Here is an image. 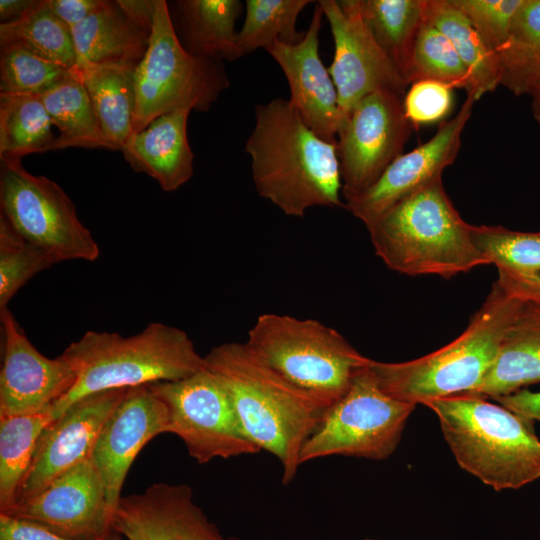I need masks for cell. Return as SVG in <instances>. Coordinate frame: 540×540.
Segmentation results:
<instances>
[{
    "instance_id": "obj_1",
    "label": "cell",
    "mask_w": 540,
    "mask_h": 540,
    "mask_svg": "<svg viewBox=\"0 0 540 540\" xmlns=\"http://www.w3.org/2000/svg\"><path fill=\"white\" fill-rule=\"evenodd\" d=\"M260 197L285 215L302 218L312 207H344L336 142L317 135L289 100L255 107L245 143Z\"/></svg>"
},
{
    "instance_id": "obj_2",
    "label": "cell",
    "mask_w": 540,
    "mask_h": 540,
    "mask_svg": "<svg viewBox=\"0 0 540 540\" xmlns=\"http://www.w3.org/2000/svg\"><path fill=\"white\" fill-rule=\"evenodd\" d=\"M230 395L246 436L282 466V482L294 480L301 449L327 407L291 384L246 343L228 342L204 356Z\"/></svg>"
},
{
    "instance_id": "obj_3",
    "label": "cell",
    "mask_w": 540,
    "mask_h": 540,
    "mask_svg": "<svg viewBox=\"0 0 540 540\" xmlns=\"http://www.w3.org/2000/svg\"><path fill=\"white\" fill-rule=\"evenodd\" d=\"M529 301L502 275L467 328L455 340L423 357L398 363L369 361L389 396L414 405L471 393L496 358L500 343Z\"/></svg>"
},
{
    "instance_id": "obj_4",
    "label": "cell",
    "mask_w": 540,
    "mask_h": 540,
    "mask_svg": "<svg viewBox=\"0 0 540 540\" xmlns=\"http://www.w3.org/2000/svg\"><path fill=\"white\" fill-rule=\"evenodd\" d=\"M366 228L375 254L404 275L449 279L488 264L442 177L394 203Z\"/></svg>"
},
{
    "instance_id": "obj_5",
    "label": "cell",
    "mask_w": 540,
    "mask_h": 540,
    "mask_svg": "<svg viewBox=\"0 0 540 540\" xmlns=\"http://www.w3.org/2000/svg\"><path fill=\"white\" fill-rule=\"evenodd\" d=\"M62 354L73 365L77 379L71 390L52 404L54 419L87 395L181 380L204 368V356L188 334L159 322L128 337L87 331Z\"/></svg>"
},
{
    "instance_id": "obj_6",
    "label": "cell",
    "mask_w": 540,
    "mask_h": 540,
    "mask_svg": "<svg viewBox=\"0 0 540 540\" xmlns=\"http://www.w3.org/2000/svg\"><path fill=\"white\" fill-rule=\"evenodd\" d=\"M423 405L436 414L458 465L484 484L502 491L540 478V440L532 422L468 393Z\"/></svg>"
},
{
    "instance_id": "obj_7",
    "label": "cell",
    "mask_w": 540,
    "mask_h": 540,
    "mask_svg": "<svg viewBox=\"0 0 540 540\" xmlns=\"http://www.w3.org/2000/svg\"><path fill=\"white\" fill-rule=\"evenodd\" d=\"M245 343L283 378L327 408L347 391L356 371L370 359L318 320L276 313L258 316Z\"/></svg>"
},
{
    "instance_id": "obj_8",
    "label": "cell",
    "mask_w": 540,
    "mask_h": 540,
    "mask_svg": "<svg viewBox=\"0 0 540 540\" xmlns=\"http://www.w3.org/2000/svg\"><path fill=\"white\" fill-rule=\"evenodd\" d=\"M134 81L133 133L179 109L206 111L229 87L222 61L195 56L181 44L164 0H157L149 46Z\"/></svg>"
},
{
    "instance_id": "obj_9",
    "label": "cell",
    "mask_w": 540,
    "mask_h": 540,
    "mask_svg": "<svg viewBox=\"0 0 540 540\" xmlns=\"http://www.w3.org/2000/svg\"><path fill=\"white\" fill-rule=\"evenodd\" d=\"M369 361L356 371L347 391L325 410L301 449L300 465L335 455L384 460L396 450L416 405L386 394Z\"/></svg>"
},
{
    "instance_id": "obj_10",
    "label": "cell",
    "mask_w": 540,
    "mask_h": 540,
    "mask_svg": "<svg viewBox=\"0 0 540 540\" xmlns=\"http://www.w3.org/2000/svg\"><path fill=\"white\" fill-rule=\"evenodd\" d=\"M0 215L28 242L56 263L95 261L100 250L64 190L45 176L28 172L21 160L1 162Z\"/></svg>"
},
{
    "instance_id": "obj_11",
    "label": "cell",
    "mask_w": 540,
    "mask_h": 540,
    "mask_svg": "<svg viewBox=\"0 0 540 540\" xmlns=\"http://www.w3.org/2000/svg\"><path fill=\"white\" fill-rule=\"evenodd\" d=\"M148 386L167 407L169 433L198 464L260 451L244 433L225 386L205 366L187 378Z\"/></svg>"
},
{
    "instance_id": "obj_12",
    "label": "cell",
    "mask_w": 540,
    "mask_h": 540,
    "mask_svg": "<svg viewBox=\"0 0 540 540\" xmlns=\"http://www.w3.org/2000/svg\"><path fill=\"white\" fill-rule=\"evenodd\" d=\"M403 97L386 90L371 93L343 118L336 145L344 203L373 185L402 154L414 129Z\"/></svg>"
},
{
    "instance_id": "obj_13",
    "label": "cell",
    "mask_w": 540,
    "mask_h": 540,
    "mask_svg": "<svg viewBox=\"0 0 540 540\" xmlns=\"http://www.w3.org/2000/svg\"><path fill=\"white\" fill-rule=\"evenodd\" d=\"M317 2L334 40V57L328 71L337 90L342 120L371 93L386 90L404 96L409 84L373 37L359 0Z\"/></svg>"
},
{
    "instance_id": "obj_14",
    "label": "cell",
    "mask_w": 540,
    "mask_h": 540,
    "mask_svg": "<svg viewBox=\"0 0 540 540\" xmlns=\"http://www.w3.org/2000/svg\"><path fill=\"white\" fill-rule=\"evenodd\" d=\"M2 514L39 524L74 540H103L114 532L113 511L92 457Z\"/></svg>"
},
{
    "instance_id": "obj_15",
    "label": "cell",
    "mask_w": 540,
    "mask_h": 540,
    "mask_svg": "<svg viewBox=\"0 0 540 540\" xmlns=\"http://www.w3.org/2000/svg\"><path fill=\"white\" fill-rule=\"evenodd\" d=\"M127 389H111L87 395L69 406L45 428L13 505L35 496L56 478L92 457L105 421Z\"/></svg>"
},
{
    "instance_id": "obj_16",
    "label": "cell",
    "mask_w": 540,
    "mask_h": 540,
    "mask_svg": "<svg viewBox=\"0 0 540 540\" xmlns=\"http://www.w3.org/2000/svg\"><path fill=\"white\" fill-rule=\"evenodd\" d=\"M2 367L0 417L39 412L74 386L77 374L61 354L48 358L30 342L7 308L0 311Z\"/></svg>"
},
{
    "instance_id": "obj_17",
    "label": "cell",
    "mask_w": 540,
    "mask_h": 540,
    "mask_svg": "<svg viewBox=\"0 0 540 540\" xmlns=\"http://www.w3.org/2000/svg\"><path fill=\"white\" fill-rule=\"evenodd\" d=\"M475 102L467 96L456 115L441 122L429 140L398 156L373 185L346 201L345 208L367 227L394 203L442 177L457 158Z\"/></svg>"
},
{
    "instance_id": "obj_18",
    "label": "cell",
    "mask_w": 540,
    "mask_h": 540,
    "mask_svg": "<svg viewBox=\"0 0 540 540\" xmlns=\"http://www.w3.org/2000/svg\"><path fill=\"white\" fill-rule=\"evenodd\" d=\"M162 433H169L168 410L163 401L148 385L128 388L105 421L92 453L113 513L137 454Z\"/></svg>"
},
{
    "instance_id": "obj_19",
    "label": "cell",
    "mask_w": 540,
    "mask_h": 540,
    "mask_svg": "<svg viewBox=\"0 0 540 540\" xmlns=\"http://www.w3.org/2000/svg\"><path fill=\"white\" fill-rule=\"evenodd\" d=\"M112 529L126 540H225L186 484L154 483L122 496Z\"/></svg>"
},
{
    "instance_id": "obj_20",
    "label": "cell",
    "mask_w": 540,
    "mask_h": 540,
    "mask_svg": "<svg viewBox=\"0 0 540 540\" xmlns=\"http://www.w3.org/2000/svg\"><path fill=\"white\" fill-rule=\"evenodd\" d=\"M324 14L315 2L304 37L297 44L276 41L266 51L283 71L290 103L306 125L326 141L336 142L342 121L334 82L319 55V32Z\"/></svg>"
},
{
    "instance_id": "obj_21",
    "label": "cell",
    "mask_w": 540,
    "mask_h": 540,
    "mask_svg": "<svg viewBox=\"0 0 540 540\" xmlns=\"http://www.w3.org/2000/svg\"><path fill=\"white\" fill-rule=\"evenodd\" d=\"M191 110L179 109L132 133L121 151L130 167L154 180L167 192L177 190L193 174L194 155L187 138Z\"/></svg>"
},
{
    "instance_id": "obj_22",
    "label": "cell",
    "mask_w": 540,
    "mask_h": 540,
    "mask_svg": "<svg viewBox=\"0 0 540 540\" xmlns=\"http://www.w3.org/2000/svg\"><path fill=\"white\" fill-rule=\"evenodd\" d=\"M70 30L77 65L91 63L132 69L143 59L151 35L133 23L117 1L106 0H101L92 14Z\"/></svg>"
},
{
    "instance_id": "obj_23",
    "label": "cell",
    "mask_w": 540,
    "mask_h": 540,
    "mask_svg": "<svg viewBox=\"0 0 540 540\" xmlns=\"http://www.w3.org/2000/svg\"><path fill=\"white\" fill-rule=\"evenodd\" d=\"M540 383V302L527 301L506 331L495 360L471 393L493 399Z\"/></svg>"
},
{
    "instance_id": "obj_24",
    "label": "cell",
    "mask_w": 540,
    "mask_h": 540,
    "mask_svg": "<svg viewBox=\"0 0 540 540\" xmlns=\"http://www.w3.org/2000/svg\"><path fill=\"white\" fill-rule=\"evenodd\" d=\"M75 70L89 94L105 141L111 150H121L133 133L135 69L85 63Z\"/></svg>"
},
{
    "instance_id": "obj_25",
    "label": "cell",
    "mask_w": 540,
    "mask_h": 540,
    "mask_svg": "<svg viewBox=\"0 0 540 540\" xmlns=\"http://www.w3.org/2000/svg\"><path fill=\"white\" fill-rule=\"evenodd\" d=\"M176 6L189 53L219 61L242 57L235 28L242 12L239 0H181Z\"/></svg>"
},
{
    "instance_id": "obj_26",
    "label": "cell",
    "mask_w": 540,
    "mask_h": 540,
    "mask_svg": "<svg viewBox=\"0 0 540 540\" xmlns=\"http://www.w3.org/2000/svg\"><path fill=\"white\" fill-rule=\"evenodd\" d=\"M54 127L40 95L0 93L1 162L63 149Z\"/></svg>"
},
{
    "instance_id": "obj_27",
    "label": "cell",
    "mask_w": 540,
    "mask_h": 540,
    "mask_svg": "<svg viewBox=\"0 0 540 540\" xmlns=\"http://www.w3.org/2000/svg\"><path fill=\"white\" fill-rule=\"evenodd\" d=\"M472 238L485 256L532 301L540 302V232L472 225Z\"/></svg>"
},
{
    "instance_id": "obj_28",
    "label": "cell",
    "mask_w": 540,
    "mask_h": 540,
    "mask_svg": "<svg viewBox=\"0 0 540 540\" xmlns=\"http://www.w3.org/2000/svg\"><path fill=\"white\" fill-rule=\"evenodd\" d=\"M359 4L373 37L407 81L426 0H359Z\"/></svg>"
},
{
    "instance_id": "obj_29",
    "label": "cell",
    "mask_w": 540,
    "mask_h": 540,
    "mask_svg": "<svg viewBox=\"0 0 540 540\" xmlns=\"http://www.w3.org/2000/svg\"><path fill=\"white\" fill-rule=\"evenodd\" d=\"M425 17L449 39L469 70L474 100L493 92L500 85L499 57L485 45L469 20L449 0H426Z\"/></svg>"
},
{
    "instance_id": "obj_30",
    "label": "cell",
    "mask_w": 540,
    "mask_h": 540,
    "mask_svg": "<svg viewBox=\"0 0 540 540\" xmlns=\"http://www.w3.org/2000/svg\"><path fill=\"white\" fill-rule=\"evenodd\" d=\"M500 85L516 96L540 85V0H523L499 53Z\"/></svg>"
},
{
    "instance_id": "obj_31",
    "label": "cell",
    "mask_w": 540,
    "mask_h": 540,
    "mask_svg": "<svg viewBox=\"0 0 540 540\" xmlns=\"http://www.w3.org/2000/svg\"><path fill=\"white\" fill-rule=\"evenodd\" d=\"M53 420L52 405L35 413L0 417V513L13 505L38 440Z\"/></svg>"
},
{
    "instance_id": "obj_32",
    "label": "cell",
    "mask_w": 540,
    "mask_h": 540,
    "mask_svg": "<svg viewBox=\"0 0 540 540\" xmlns=\"http://www.w3.org/2000/svg\"><path fill=\"white\" fill-rule=\"evenodd\" d=\"M58 133L63 149L104 148L105 141L89 97L77 71L40 95Z\"/></svg>"
},
{
    "instance_id": "obj_33",
    "label": "cell",
    "mask_w": 540,
    "mask_h": 540,
    "mask_svg": "<svg viewBox=\"0 0 540 540\" xmlns=\"http://www.w3.org/2000/svg\"><path fill=\"white\" fill-rule=\"evenodd\" d=\"M20 45L39 57L69 69L77 65L70 28L51 10L47 0L17 21L0 24V45Z\"/></svg>"
},
{
    "instance_id": "obj_34",
    "label": "cell",
    "mask_w": 540,
    "mask_h": 540,
    "mask_svg": "<svg viewBox=\"0 0 540 540\" xmlns=\"http://www.w3.org/2000/svg\"><path fill=\"white\" fill-rule=\"evenodd\" d=\"M309 0H246L245 20L238 31V47L242 56L276 41L297 44L305 32L296 29L297 18Z\"/></svg>"
},
{
    "instance_id": "obj_35",
    "label": "cell",
    "mask_w": 540,
    "mask_h": 540,
    "mask_svg": "<svg viewBox=\"0 0 540 540\" xmlns=\"http://www.w3.org/2000/svg\"><path fill=\"white\" fill-rule=\"evenodd\" d=\"M420 80H433L452 88L464 89L473 97L471 74L449 39L425 17L413 48L409 85Z\"/></svg>"
},
{
    "instance_id": "obj_36",
    "label": "cell",
    "mask_w": 540,
    "mask_h": 540,
    "mask_svg": "<svg viewBox=\"0 0 540 540\" xmlns=\"http://www.w3.org/2000/svg\"><path fill=\"white\" fill-rule=\"evenodd\" d=\"M0 93L41 95L74 69L48 61L16 44L0 45Z\"/></svg>"
},
{
    "instance_id": "obj_37",
    "label": "cell",
    "mask_w": 540,
    "mask_h": 540,
    "mask_svg": "<svg viewBox=\"0 0 540 540\" xmlns=\"http://www.w3.org/2000/svg\"><path fill=\"white\" fill-rule=\"evenodd\" d=\"M56 261L20 236L0 215V311L33 276Z\"/></svg>"
},
{
    "instance_id": "obj_38",
    "label": "cell",
    "mask_w": 540,
    "mask_h": 540,
    "mask_svg": "<svg viewBox=\"0 0 540 540\" xmlns=\"http://www.w3.org/2000/svg\"><path fill=\"white\" fill-rule=\"evenodd\" d=\"M472 24L485 45L499 55L523 0H449ZM499 57V56H498Z\"/></svg>"
},
{
    "instance_id": "obj_39",
    "label": "cell",
    "mask_w": 540,
    "mask_h": 540,
    "mask_svg": "<svg viewBox=\"0 0 540 540\" xmlns=\"http://www.w3.org/2000/svg\"><path fill=\"white\" fill-rule=\"evenodd\" d=\"M453 89L433 80L411 83L403 97L406 118L414 127L443 121L453 108Z\"/></svg>"
},
{
    "instance_id": "obj_40",
    "label": "cell",
    "mask_w": 540,
    "mask_h": 540,
    "mask_svg": "<svg viewBox=\"0 0 540 540\" xmlns=\"http://www.w3.org/2000/svg\"><path fill=\"white\" fill-rule=\"evenodd\" d=\"M0 540H74L39 524L0 513ZM103 540H126L116 532Z\"/></svg>"
},
{
    "instance_id": "obj_41",
    "label": "cell",
    "mask_w": 540,
    "mask_h": 540,
    "mask_svg": "<svg viewBox=\"0 0 540 540\" xmlns=\"http://www.w3.org/2000/svg\"><path fill=\"white\" fill-rule=\"evenodd\" d=\"M495 400L525 420L540 423V391L520 389L512 394L495 398Z\"/></svg>"
},
{
    "instance_id": "obj_42",
    "label": "cell",
    "mask_w": 540,
    "mask_h": 540,
    "mask_svg": "<svg viewBox=\"0 0 540 540\" xmlns=\"http://www.w3.org/2000/svg\"><path fill=\"white\" fill-rule=\"evenodd\" d=\"M47 3L60 20L72 28L92 14L101 0H47Z\"/></svg>"
},
{
    "instance_id": "obj_43",
    "label": "cell",
    "mask_w": 540,
    "mask_h": 540,
    "mask_svg": "<svg viewBox=\"0 0 540 540\" xmlns=\"http://www.w3.org/2000/svg\"><path fill=\"white\" fill-rule=\"evenodd\" d=\"M124 14L137 26L151 32L157 0H117Z\"/></svg>"
},
{
    "instance_id": "obj_44",
    "label": "cell",
    "mask_w": 540,
    "mask_h": 540,
    "mask_svg": "<svg viewBox=\"0 0 540 540\" xmlns=\"http://www.w3.org/2000/svg\"><path fill=\"white\" fill-rule=\"evenodd\" d=\"M39 0H1L0 22L1 24L14 22L26 15Z\"/></svg>"
},
{
    "instance_id": "obj_45",
    "label": "cell",
    "mask_w": 540,
    "mask_h": 540,
    "mask_svg": "<svg viewBox=\"0 0 540 540\" xmlns=\"http://www.w3.org/2000/svg\"><path fill=\"white\" fill-rule=\"evenodd\" d=\"M532 98L531 109L534 119L540 125V85L530 95Z\"/></svg>"
},
{
    "instance_id": "obj_46",
    "label": "cell",
    "mask_w": 540,
    "mask_h": 540,
    "mask_svg": "<svg viewBox=\"0 0 540 540\" xmlns=\"http://www.w3.org/2000/svg\"><path fill=\"white\" fill-rule=\"evenodd\" d=\"M225 540H238V539H236V538H230V539H225Z\"/></svg>"
},
{
    "instance_id": "obj_47",
    "label": "cell",
    "mask_w": 540,
    "mask_h": 540,
    "mask_svg": "<svg viewBox=\"0 0 540 540\" xmlns=\"http://www.w3.org/2000/svg\"><path fill=\"white\" fill-rule=\"evenodd\" d=\"M365 540H377V539H365Z\"/></svg>"
}]
</instances>
